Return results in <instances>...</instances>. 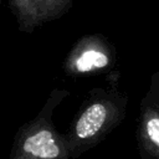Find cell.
Listing matches in <instances>:
<instances>
[{"label": "cell", "instance_id": "5", "mask_svg": "<svg viewBox=\"0 0 159 159\" xmlns=\"http://www.w3.org/2000/svg\"><path fill=\"white\" fill-rule=\"evenodd\" d=\"M135 138L140 159H159V111L144 98L140 103Z\"/></svg>", "mask_w": 159, "mask_h": 159}, {"label": "cell", "instance_id": "2", "mask_svg": "<svg viewBox=\"0 0 159 159\" xmlns=\"http://www.w3.org/2000/svg\"><path fill=\"white\" fill-rule=\"evenodd\" d=\"M68 96L66 89H52L37 116L17 129L10 159H72L65 135L52 122L55 109Z\"/></svg>", "mask_w": 159, "mask_h": 159}, {"label": "cell", "instance_id": "4", "mask_svg": "<svg viewBox=\"0 0 159 159\" xmlns=\"http://www.w3.org/2000/svg\"><path fill=\"white\" fill-rule=\"evenodd\" d=\"M73 0H9V6L15 15L19 30L31 32L47 21L65 15Z\"/></svg>", "mask_w": 159, "mask_h": 159}, {"label": "cell", "instance_id": "6", "mask_svg": "<svg viewBox=\"0 0 159 159\" xmlns=\"http://www.w3.org/2000/svg\"><path fill=\"white\" fill-rule=\"evenodd\" d=\"M145 101H148L150 104H153L159 111V71L152 75L149 89L144 97Z\"/></svg>", "mask_w": 159, "mask_h": 159}, {"label": "cell", "instance_id": "1", "mask_svg": "<svg viewBox=\"0 0 159 159\" xmlns=\"http://www.w3.org/2000/svg\"><path fill=\"white\" fill-rule=\"evenodd\" d=\"M128 97L117 86L93 88L63 134L72 159L103 142L124 119Z\"/></svg>", "mask_w": 159, "mask_h": 159}, {"label": "cell", "instance_id": "3", "mask_svg": "<svg viewBox=\"0 0 159 159\" xmlns=\"http://www.w3.org/2000/svg\"><path fill=\"white\" fill-rule=\"evenodd\" d=\"M117 60L113 43L102 34L80 37L63 61V71L68 77L81 78L109 72Z\"/></svg>", "mask_w": 159, "mask_h": 159}]
</instances>
